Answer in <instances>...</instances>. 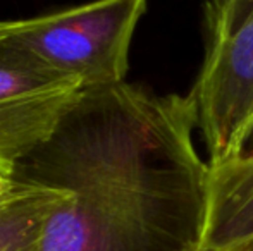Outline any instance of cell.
<instances>
[{"label": "cell", "mask_w": 253, "mask_h": 251, "mask_svg": "<svg viewBox=\"0 0 253 251\" xmlns=\"http://www.w3.org/2000/svg\"><path fill=\"white\" fill-rule=\"evenodd\" d=\"M190 95L138 84L84 90L12 179L67 191L38 251H198L209 162Z\"/></svg>", "instance_id": "cell-1"}, {"label": "cell", "mask_w": 253, "mask_h": 251, "mask_svg": "<svg viewBox=\"0 0 253 251\" xmlns=\"http://www.w3.org/2000/svg\"><path fill=\"white\" fill-rule=\"evenodd\" d=\"M147 0H93L55 12L5 21L35 61L83 90L124 83L134 30Z\"/></svg>", "instance_id": "cell-2"}, {"label": "cell", "mask_w": 253, "mask_h": 251, "mask_svg": "<svg viewBox=\"0 0 253 251\" xmlns=\"http://www.w3.org/2000/svg\"><path fill=\"white\" fill-rule=\"evenodd\" d=\"M205 55L188 95L209 164L236 158L253 122V0H207Z\"/></svg>", "instance_id": "cell-3"}, {"label": "cell", "mask_w": 253, "mask_h": 251, "mask_svg": "<svg viewBox=\"0 0 253 251\" xmlns=\"http://www.w3.org/2000/svg\"><path fill=\"white\" fill-rule=\"evenodd\" d=\"M83 91L74 79L35 61L0 21V171L12 178L16 165L48 140Z\"/></svg>", "instance_id": "cell-4"}, {"label": "cell", "mask_w": 253, "mask_h": 251, "mask_svg": "<svg viewBox=\"0 0 253 251\" xmlns=\"http://www.w3.org/2000/svg\"><path fill=\"white\" fill-rule=\"evenodd\" d=\"M253 236V155L209 164L203 251H222Z\"/></svg>", "instance_id": "cell-5"}, {"label": "cell", "mask_w": 253, "mask_h": 251, "mask_svg": "<svg viewBox=\"0 0 253 251\" xmlns=\"http://www.w3.org/2000/svg\"><path fill=\"white\" fill-rule=\"evenodd\" d=\"M16 182L0 200V251H38L48 218L69 193Z\"/></svg>", "instance_id": "cell-6"}, {"label": "cell", "mask_w": 253, "mask_h": 251, "mask_svg": "<svg viewBox=\"0 0 253 251\" xmlns=\"http://www.w3.org/2000/svg\"><path fill=\"white\" fill-rule=\"evenodd\" d=\"M253 155V122L248 127L247 134H245L243 141H241V146H240V153H238L236 158L240 157H252Z\"/></svg>", "instance_id": "cell-7"}, {"label": "cell", "mask_w": 253, "mask_h": 251, "mask_svg": "<svg viewBox=\"0 0 253 251\" xmlns=\"http://www.w3.org/2000/svg\"><path fill=\"white\" fill-rule=\"evenodd\" d=\"M17 182L14 181L10 176L3 174L2 171H0V200H2L3 196H5L7 193H10V191L14 189V186H16Z\"/></svg>", "instance_id": "cell-8"}, {"label": "cell", "mask_w": 253, "mask_h": 251, "mask_svg": "<svg viewBox=\"0 0 253 251\" xmlns=\"http://www.w3.org/2000/svg\"><path fill=\"white\" fill-rule=\"evenodd\" d=\"M222 251H253V236H250V238H247V239H241V241L227 246V248Z\"/></svg>", "instance_id": "cell-9"}, {"label": "cell", "mask_w": 253, "mask_h": 251, "mask_svg": "<svg viewBox=\"0 0 253 251\" xmlns=\"http://www.w3.org/2000/svg\"><path fill=\"white\" fill-rule=\"evenodd\" d=\"M198 251H203V250H198Z\"/></svg>", "instance_id": "cell-10"}]
</instances>
